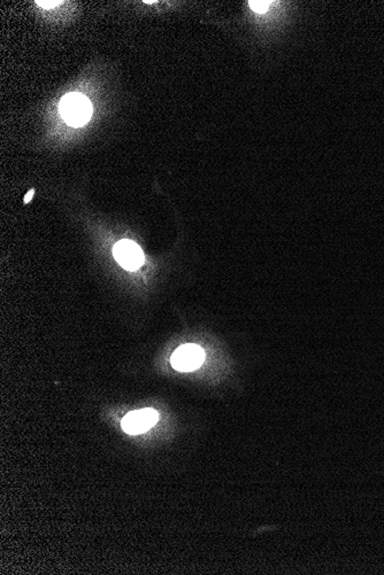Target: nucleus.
Instances as JSON below:
<instances>
[{
  "mask_svg": "<svg viewBox=\"0 0 384 575\" xmlns=\"http://www.w3.org/2000/svg\"><path fill=\"white\" fill-rule=\"evenodd\" d=\"M59 109L66 123L73 128L84 126L92 115V105L90 100L86 96L77 92L67 94L62 98Z\"/></svg>",
  "mask_w": 384,
  "mask_h": 575,
  "instance_id": "nucleus-1",
  "label": "nucleus"
},
{
  "mask_svg": "<svg viewBox=\"0 0 384 575\" xmlns=\"http://www.w3.org/2000/svg\"><path fill=\"white\" fill-rule=\"evenodd\" d=\"M205 352L201 347L197 345H183L178 347V350L173 352L172 365L174 369L182 372H189L196 370L201 367L204 363Z\"/></svg>",
  "mask_w": 384,
  "mask_h": 575,
  "instance_id": "nucleus-2",
  "label": "nucleus"
},
{
  "mask_svg": "<svg viewBox=\"0 0 384 575\" xmlns=\"http://www.w3.org/2000/svg\"><path fill=\"white\" fill-rule=\"evenodd\" d=\"M113 255L118 265L129 271L137 270L145 261L141 247L131 240L118 241L113 248Z\"/></svg>",
  "mask_w": 384,
  "mask_h": 575,
  "instance_id": "nucleus-3",
  "label": "nucleus"
},
{
  "mask_svg": "<svg viewBox=\"0 0 384 575\" xmlns=\"http://www.w3.org/2000/svg\"><path fill=\"white\" fill-rule=\"evenodd\" d=\"M159 414L153 409L133 411L122 419V429L128 434H141L157 424Z\"/></svg>",
  "mask_w": 384,
  "mask_h": 575,
  "instance_id": "nucleus-4",
  "label": "nucleus"
},
{
  "mask_svg": "<svg viewBox=\"0 0 384 575\" xmlns=\"http://www.w3.org/2000/svg\"><path fill=\"white\" fill-rule=\"evenodd\" d=\"M273 1H248V6L258 14H265L272 7Z\"/></svg>",
  "mask_w": 384,
  "mask_h": 575,
  "instance_id": "nucleus-5",
  "label": "nucleus"
},
{
  "mask_svg": "<svg viewBox=\"0 0 384 575\" xmlns=\"http://www.w3.org/2000/svg\"><path fill=\"white\" fill-rule=\"evenodd\" d=\"M36 4H37L39 6L43 7V9H50L60 5L61 1H37Z\"/></svg>",
  "mask_w": 384,
  "mask_h": 575,
  "instance_id": "nucleus-6",
  "label": "nucleus"
},
{
  "mask_svg": "<svg viewBox=\"0 0 384 575\" xmlns=\"http://www.w3.org/2000/svg\"><path fill=\"white\" fill-rule=\"evenodd\" d=\"M34 194H35V190H30V191L26 194V197H24V203H29L30 200L33 199Z\"/></svg>",
  "mask_w": 384,
  "mask_h": 575,
  "instance_id": "nucleus-7",
  "label": "nucleus"
}]
</instances>
